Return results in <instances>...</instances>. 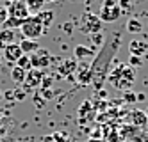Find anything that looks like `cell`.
Wrapping results in <instances>:
<instances>
[{
  "mask_svg": "<svg viewBox=\"0 0 148 142\" xmlns=\"http://www.w3.org/2000/svg\"><path fill=\"white\" fill-rule=\"evenodd\" d=\"M30 57V66H32V69H39V71H43L50 66V52L45 50V48H39L36 53H32V55H29Z\"/></svg>",
  "mask_w": 148,
  "mask_h": 142,
  "instance_id": "obj_5",
  "label": "cell"
},
{
  "mask_svg": "<svg viewBox=\"0 0 148 142\" xmlns=\"http://www.w3.org/2000/svg\"><path fill=\"white\" fill-rule=\"evenodd\" d=\"M14 39H16V36H14L13 30H9V29H2V30H0V52H2L7 45L14 43Z\"/></svg>",
  "mask_w": 148,
  "mask_h": 142,
  "instance_id": "obj_15",
  "label": "cell"
},
{
  "mask_svg": "<svg viewBox=\"0 0 148 142\" xmlns=\"http://www.w3.org/2000/svg\"><path fill=\"white\" fill-rule=\"evenodd\" d=\"M25 76H27V71H23L22 68H18V66L11 68V80L14 84H23L25 82Z\"/></svg>",
  "mask_w": 148,
  "mask_h": 142,
  "instance_id": "obj_18",
  "label": "cell"
},
{
  "mask_svg": "<svg viewBox=\"0 0 148 142\" xmlns=\"http://www.w3.org/2000/svg\"><path fill=\"white\" fill-rule=\"evenodd\" d=\"M62 30H64L66 34H71V32H73V23H71V21H66V23L62 25Z\"/></svg>",
  "mask_w": 148,
  "mask_h": 142,
  "instance_id": "obj_28",
  "label": "cell"
},
{
  "mask_svg": "<svg viewBox=\"0 0 148 142\" xmlns=\"http://www.w3.org/2000/svg\"><path fill=\"white\" fill-rule=\"evenodd\" d=\"M75 76H77L79 84H82V85H88V84L93 80V71H91V66H89L88 62H80V64H77Z\"/></svg>",
  "mask_w": 148,
  "mask_h": 142,
  "instance_id": "obj_8",
  "label": "cell"
},
{
  "mask_svg": "<svg viewBox=\"0 0 148 142\" xmlns=\"http://www.w3.org/2000/svg\"><path fill=\"white\" fill-rule=\"evenodd\" d=\"M136 78V73L134 68H130L129 64H120L116 69H112L107 76V80L116 87V89H130V85L134 84Z\"/></svg>",
  "mask_w": 148,
  "mask_h": 142,
  "instance_id": "obj_1",
  "label": "cell"
},
{
  "mask_svg": "<svg viewBox=\"0 0 148 142\" xmlns=\"http://www.w3.org/2000/svg\"><path fill=\"white\" fill-rule=\"evenodd\" d=\"M43 76H45V71H39V69H30V71H27L23 87H25V89H30V87H39L41 82H43Z\"/></svg>",
  "mask_w": 148,
  "mask_h": 142,
  "instance_id": "obj_9",
  "label": "cell"
},
{
  "mask_svg": "<svg viewBox=\"0 0 148 142\" xmlns=\"http://www.w3.org/2000/svg\"><path fill=\"white\" fill-rule=\"evenodd\" d=\"M141 64H143V57L130 55V59H129V66L130 68H137V66H141Z\"/></svg>",
  "mask_w": 148,
  "mask_h": 142,
  "instance_id": "obj_23",
  "label": "cell"
},
{
  "mask_svg": "<svg viewBox=\"0 0 148 142\" xmlns=\"http://www.w3.org/2000/svg\"><path fill=\"white\" fill-rule=\"evenodd\" d=\"M88 142H100V140H98V139H89Z\"/></svg>",
  "mask_w": 148,
  "mask_h": 142,
  "instance_id": "obj_33",
  "label": "cell"
},
{
  "mask_svg": "<svg viewBox=\"0 0 148 142\" xmlns=\"http://www.w3.org/2000/svg\"><path fill=\"white\" fill-rule=\"evenodd\" d=\"M129 52H130V55L145 57V53L148 52V43L139 41V39H132V41L129 43Z\"/></svg>",
  "mask_w": 148,
  "mask_h": 142,
  "instance_id": "obj_11",
  "label": "cell"
},
{
  "mask_svg": "<svg viewBox=\"0 0 148 142\" xmlns=\"http://www.w3.org/2000/svg\"><path fill=\"white\" fill-rule=\"evenodd\" d=\"M23 2H25V5H27V9H29L30 16H34V14H38V13H41V11H43L47 0H23Z\"/></svg>",
  "mask_w": 148,
  "mask_h": 142,
  "instance_id": "obj_16",
  "label": "cell"
},
{
  "mask_svg": "<svg viewBox=\"0 0 148 142\" xmlns=\"http://www.w3.org/2000/svg\"><path fill=\"white\" fill-rule=\"evenodd\" d=\"M123 100H125V103H134V101H137V98H136V92H130V91H127V92L123 94Z\"/></svg>",
  "mask_w": 148,
  "mask_h": 142,
  "instance_id": "obj_25",
  "label": "cell"
},
{
  "mask_svg": "<svg viewBox=\"0 0 148 142\" xmlns=\"http://www.w3.org/2000/svg\"><path fill=\"white\" fill-rule=\"evenodd\" d=\"M123 14L121 7L118 5V0H103L102 7H100V14L98 18L102 20V23H112V21L120 20V16Z\"/></svg>",
  "mask_w": 148,
  "mask_h": 142,
  "instance_id": "obj_2",
  "label": "cell"
},
{
  "mask_svg": "<svg viewBox=\"0 0 148 142\" xmlns=\"http://www.w3.org/2000/svg\"><path fill=\"white\" fill-rule=\"evenodd\" d=\"M98 96H100V98H105V96H107V92H105V91H102V89H100V91H98Z\"/></svg>",
  "mask_w": 148,
  "mask_h": 142,
  "instance_id": "obj_31",
  "label": "cell"
},
{
  "mask_svg": "<svg viewBox=\"0 0 148 142\" xmlns=\"http://www.w3.org/2000/svg\"><path fill=\"white\" fill-rule=\"evenodd\" d=\"M129 121H130V124H132L134 128L141 130V128H145V126L148 124V116H146L143 110H132V112L129 114Z\"/></svg>",
  "mask_w": 148,
  "mask_h": 142,
  "instance_id": "obj_10",
  "label": "cell"
},
{
  "mask_svg": "<svg viewBox=\"0 0 148 142\" xmlns=\"http://www.w3.org/2000/svg\"><path fill=\"white\" fill-rule=\"evenodd\" d=\"M127 30H129L130 34H137V32L143 30V23L137 18H130L129 21H127Z\"/></svg>",
  "mask_w": 148,
  "mask_h": 142,
  "instance_id": "obj_19",
  "label": "cell"
},
{
  "mask_svg": "<svg viewBox=\"0 0 148 142\" xmlns=\"http://www.w3.org/2000/svg\"><path fill=\"white\" fill-rule=\"evenodd\" d=\"M5 7H7V13H9L11 18L22 20V21H25L27 18H30V13H29V9H27L23 0H13V2L9 4V5H5Z\"/></svg>",
  "mask_w": 148,
  "mask_h": 142,
  "instance_id": "obj_6",
  "label": "cell"
},
{
  "mask_svg": "<svg viewBox=\"0 0 148 142\" xmlns=\"http://www.w3.org/2000/svg\"><path fill=\"white\" fill-rule=\"evenodd\" d=\"M7 18H9V13H7V7H5V5H0V25H4Z\"/></svg>",
  "mask_w": 148,
  "mask_h": 142,
  "instance_id": "obj_24",
  "label": "cell"
},
{
  "mask_svg": "<svg viewBox=\"0 0 148 142\" xmlns=\"http://www.w3.org/2000/svg\"><path fill=\"white\" fill-rule=\"evenodd\" d=\"M22 55H23V52H22V48H20L18 43H11V45H7V46L2 50V57H4V60L9 62L11 66H14L16 60L22 57Z\"/></svg>",
  "mask_w": 148,
  "mask_h": 142,
  "instance_id": "obj_7",
  "label": "cell"
},
{
  "mask_svg": "<svg viewBox=\"0 0 148 142\" xmlns=\"http://www.w3.org/2000/svg\"><path fill=\"white\" fill-rule=\"evenodd\" d=\"M77 71V60L75 59H66L62 60L59 64V73L62 76H66V78H70V76H73V73Z\"/></svg>",
  "mask_w": 148,
  "mask_h": 142,
  "instance_id": "obj_12",
  "label": "cell"
},
{
  "mask_svg": "<svg viewBox=\"0 0 148 142\" xmlns=\"http://www.w3.org/2000/svg\"><path fill=\"white\" fill-rule=\"evenodd\" d=\"M36 16V20L39 21V23L41 25H43L45 27V30L52 25V21H54V11H41V13H38V14H34Z\"/></svg>",
  "mask_w": 148,
  "mask_h": 142,
  "instance_id": "obj_17",
  "label": "cell"
},
{
  "mask_svg": "<svg viewBox=\"0 0 148 142\" xmlns=\"http://www.w3.org/2000/svg\"><path fill=\"white\" fill-rule=\"evenodd\" d=\"M79 29L84 32V34H97V32H102V20L93 14V13H84L80 18V23Z\"/></svg>",
  "mask_w": 148,
  "mask_h": 142,
  "instance_id": "obj_4",
  "label": "cell"
},
{
  "mask_svg": "<svg viewBox=\"0 0 148 142\" xmlns=\"http://www.w3.org/2000/svg\"><path fill=\"white\" fill-rule=\"evenodd\" d=\"M54 84V78H52V76H43V82H41V89H48V87Z\"/></svg>",
  "mask_w": 148,
  "mask_h": 142,
  "instance_id": "obj_26",
  "label": "cell"
},
{
  "mask_svg": "<svg viewBox=\"0 0 148 142\" xmlns=\"http://www.w3.org/2000/svg\"><path fill=\"white\" fill-rule=\"evenodd\" d=\"M89 37H91V43H93L95 46H100L102 43H103V34H102V32H97V34H91Z\"/></svg>",
  "mask_w": 148,
  "mask_h": 142,
  "instance_id": "obj_22",
  "label": "cell"
},
{
  "mask_svg": "<svg viewBox=\"0 0 148 142\" xmlns=\"http://www.w3.org/2000/svg\"><path fill=\"white\" fill-rule=\"evenodd\" d=\"M73 59L75 60H86V59H89V57H95V50L91 48V46H84V45H77L75 46V50H73Z\"/></svg>",
  "mask_w": 148,
  "mask_h": 142,
  "instance_id": "obj_13",
  "label": "cell"
},
{
  "mask_svg": "<svg viewBox=\"0 0 148 142\" xmlns=\"http://www.w3.org/2000/svg\"><path fill=\"white\" fill-rule=\"evenodd\" d=\"M118 5L121 7V11L123 9H130V0H118Z\"/></svg>",
  "mask_w": 148,
  "mask_h": 142,
  "instance_id": "obj_29",
  "label": "cell"
},
{
  "mask_svg": "<svg viewBox=\"0 0 148 142\" xmlns=\"http://www.w3.org/2000/svg\"><path fill=\"white\" fill-rule=\"evenodd\" d=\"M14 66L22 68L23 71H30V69H32V66H30V57H29V55H22V57H20V59L16 60Z\"/></svg>",
  "mask_w": 148,
  "mask_h": 142,
  "instance_id": "obj_20",
  "label": "cell"
},
{
  "mask_svg": "<svg viewBox=\"0 0 148 142\" xmlns=\"http://www.w3.org/2000/svg\"><path fill=\"white\" fill-rule=\"evenodd\" d=\"M22 25H23L22 20H16V18H11V16H9L2 27H4V29H9V30H13V29H16V27H22Z\"/></svg>",
  "mask_w": 148,
  "mask_h": 142,
  "instance_id": "obj_21",
  "label": "cell"
},
{
  "mask_svg": "<svg viewBox=\"0 0 148 142\" xmlns=\"http://www.w3.org/2000/svg\"><path fill=\"white\" fill-rule=\"evenodd\" d=\"M2 60H4V57H2V52H0V64H2Z\"/></svg>",
  "mask_w": 148,
  "mask_h": 142,
  "instance_id": "obj_34",
  "label": "cell"
},
{
  "mask_svg": "<svg viewBox=\"0 0 148 142\" xmlns=\"http://www.w3.org/2000/svg\"><path fill=\"white\" fill-rule=\"evenodd\" d=\"M136 98H137V101H145V98H146V96H145L143 92H139V94H136Z\"/></svg>",
  "mask_w": 148,
  "mask_h": 142,
  "instance_id": "obj_30",
  "label": "cell"
},
{
  "mask_svg": "<svg viewBox=\"0 0 148 142\" xmlns=\"http://www.w3.org/2000/svg\"><path fill=\"white\" fill-rule=\"evenodd\" d=\"M5 98L7 100H13V92H5Z\"/></svg>",
  "mask_w": 148,
  "mask_h": 142,
  "instance_id": "obj_32",
  "label": "cell"
},
{
  "mask_svg": "<svg viewBox=\"0 0 148 142\" xmlns=\"http://www.w3.org/2000/svg\"><path fill=\"white\" fill-rule=\"evenodd\" d=\"M22 29V34H23V39H32V41H38L41 36L45 34V27L36 20V16H30L23 21V25L20 27Z\"/></svg>",
  "mask_w": 148,
  "mask_h": 142,
  "instance_id": "obj_3",
  "label": "cell"
},
{
  "mask_svg": "<svg viewBox=\"0 0 148 142\" xmlns=\"http://www.w3.org/2000/svg\"><path fill=\"white\" fill-rule=\"evenodd\" d=\"M25 96H27L25 91H16V92H13V100H14V101H22Z\"/></svg>",
  "mask_w": 148,
  "mask_h": 142,
  "instance_id": "obj_27",
  "label": "cell"
},
{
  "mask_svg": "<svg viewBox=\"0 0 148 142\" xmlns=\"http://www.w3.org/2000/svg\"><path fill=\"white\" fill-rule=\"evenodd\" d=\"M145 114H146V116H148V110H146V112H145Z\"/></svg>",
  "mask_w": 148,
  "mask_h": 142,
  "instance_id": "obj_37",
  "label": "cell"
},
{
  "mask_svg": "<svg viewBox=\"0 0 148 142\" xmlns=\"http://www.w3.org/2000/svg\"><path fill=\"white\" fill-rule=\"evenodd\" d=\"M47 2H56V0H47Z\"/></svg>",
  "mask_w": 148,
  "mask_h": 142,
  "instance_id": "obj_35",
  "label": "cell"
},
{
  "mask_svg": "<svg viewBox=\"0 0 148 142\" xmlns=\"http://www.w3.org/2000/svg\"><path fill=\"white\" fill-rule=\"evenodd\" d=\"M0 117H2V110H0Z\"/></svg>",
  "mask_w": 148,
  "mask_h": 142,
  "instance_id": "obj_36",
  "label": "cell"
},
{
  "mask_svg": "<svg viewBox=\"0 0 148 142\" xmlns=\"http://www.w3.org/2000/svg\"><path fill=\"white\" fill-rule=\"evenodd\" d=\"M18 45H20V48H22L23 55H32V53H36L39 50V43L32 41V39H22Z\"/></svg>",
  "mask_w": 148,
  "mask_h": 142,
  "instance_id": "obj_14",
  "label": "cell"
}]
</instances>
